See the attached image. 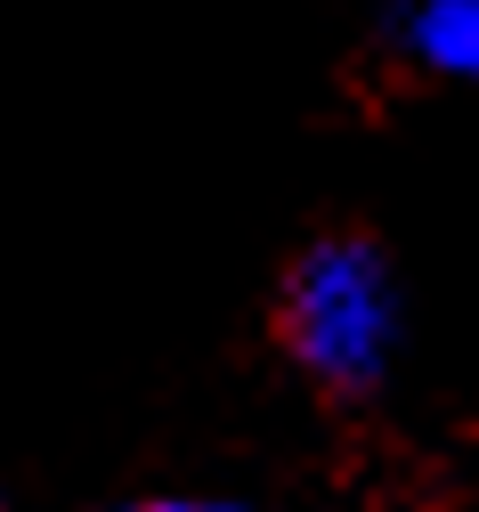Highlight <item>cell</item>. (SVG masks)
Segmentation results:
<instances>
[{"label":"cell","instance_id":"3957f363","mask_svg":"<svg viewBox=\"0 0 479 512\" xmlns=\"http://www.w3.org/2000/svg\"><path fill=\"white\" fill-rule=\"evenodd\" d=\"M122 512H236V504H179V496H155V504H122Z\"/></svg>","mask_w":479,"mask_h":512},{"label":"cell","instance_id":"6da1fadb","mask_svg":"<svg viewBox=\"0 0 479 512\" xmlns=\"http://www.w3.org/2000/svg\"><path fill=\"white\" fill-rule=\"evenodd\" d=\"M285 358L333 399H358L390 374L398 350V285L366 236H317L277 285Z\"/></svg>","mask_w":479,"mask_h":512},{"label":"cell","instance_id":"7a4b0ae2","mask_svg":"<svg viewBox=\"0 0 479 512\" xmlns=\"http://www.w3.org/2000/svg\"><path fill=\"white\" fill-rule=\"evenodd\" d=\"M406 49L447 82H479V0H415Z\"/></svg>","mask_w":479,"mask_h":512}]
</instances>
